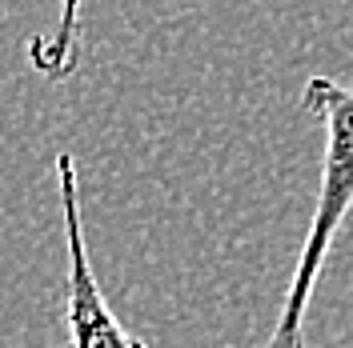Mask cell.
<instances>
[{"mask_svg": "<svg viewBox=\"0 0 353 348\" xmlns=\"http://www.w3.org/2000/svg\"><path fill=\"white\" fill-rule=\"evenodd\" d=\"M301 109L321 116L325 124V160H321V193L313 204V220L305 228V244L285 288L281 312L269 328L261 348H309L305 340V312L313 288L321 281V268L330 261L333 237L341 232V220L353 208V88L337 85L330 76H313L301 88Z\"/></svg>", "mask_w": 353, "mask_h": 348, "instance_id": "obj_1", "label": "cell"}, {"mask_svg": "<svg viewBox=\"0 0 353 348\" xmlns=\"http://www.w3.org/2000/svg\"><path fill=\"white\" fill-rule=\"evenodd\" d=\"M57 188H61V213H65V248H68V268H65V325H68V348H149L141 336H132L129 328L117 320L109 308L97 268L88 257L85 240V217H81V184H77V156L61 153L57 164Z\"/></svg>", "mask_w": 353, "mask_h": 348, "instance_id": "obj_2", "label": "cell"}, {"mask_svg": "<svg viewBox=\"0 0 353 348\" xmlns=\"http://www.w3.org/2000/svg\"><path fill=\"white\" fill-rule=\"evenodd\" d=\"M81 12H85L81 0H61L57 28L28 41V61L41 76L65 80L81 68V52H85V17Z\"/></svg>", "mask_w": 353, "mask_h": 348, "instance_id": "obj_3", "label": "cell"}]
</instances>
